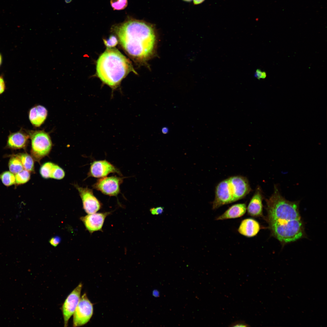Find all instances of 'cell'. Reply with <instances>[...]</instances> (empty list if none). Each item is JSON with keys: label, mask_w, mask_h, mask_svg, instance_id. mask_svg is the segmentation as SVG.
Wrapping results in <instances>:
<instances>
[{"label": "cell", "mask_w": 327, "mask_h": 327, "mask_svg": "<svg viewBox=\"0 0 327 327\" xmlns=\"http://www.w3.org/2000/svg\"><path fill=\"white\" fill-rule=\"evenodd\" d=\"M266 220L273 235L279 241L287 243L296 241L304 235L298 202L286 200L275 189L266 199Z\"/></svg>", "instance_id": "1"}, {"label": "cell", "mask_w": 327, "mask_h": 327, "mask_svg": "<svg viewBox=\"0 0 327 327\" xmlns=\"http://www.w3.org/2000/svg\"><path fill=\"white\" fill-rule=\"evenodd\" d=\"M113 29L122 48L135 61L143 62L152 55L156 37L150 24L131 19L114 26Z\"/></svg>", "instance_id": "2"}, {"label": "cell", "mask_w": 327, "mask_h": 327, "mask_svg": "<svg viewBox=\"0 0 327 327\" xmlns=\"http://www.w3.org/2000/svg\"><path fill=\"white\" fill-rule=\"evenodd\" d=\"M96 64V74L104 84L116 88L130 72L136 74L130 61L117 49L107 48Z\"/></svg>", "instance_id": "3"}, {"label": "cell", "mask_w": 327, "mask_h": 327, "mask_svg": "<svg viewBox=\"0 0 327 327\" xmlns=\"http://www.w3.org/2000/svg\"><path fill=\"white\" fill-rule=\"evenodd\" d=\"M251 190L247 179L244 177L236 176L224 180L216 187L212 208L216 209L242 199Z\"/></svg>", "instance_id": "4"}, {"label": "cell", "mask_w": 327, "mask_h": 327, "mask_svg": "<svg viewBox=\"0 0 327 327\" xmlns=\"http://www.w3.org/2000/svg\"><path fill=\"white\" fill-rule=\"evenodd\" d=\"M29 135L31 140L32 157L39 162L51 150L52 143L51 138L48 133L42 130L31 131Z\"/></svg>", "instance_id": "5"}, {"label": "cell", "mask_w": 327, "mask_h": 327, "mask_svg": "<svg viewBox=\"0 0 327 327\" xmlns=\"http://www.w3.org/2000/svg\"><path fill=\"white\" fill-rule=\"evenodd\" d=\"M93 312V304L84 293L80 297L73 315V326L79 327L86 324L91 319Z\"/></svg>", "instance_id": "6"}, {"label": "cell", "mask_w": 327, "mask_h": 327, "mask_svg": "<svg viewBox=\"0 0 327 327\" xmlns=\"http://www.w3.org/2000/svg\"><path fill=\"white\" fill-rule=\"evenodd\" d=\"M123 178L116 176L100 178L93 185V187L103 194L110 196H117L120 192V186Z\"/></svg>", "instance_id": "7"}, {"label": "cell", "mask_w": 327, "mask_h": 327, "mask_svg": "<svg viewBox=\"0 0 327 327\" xmlns=\"http://www.w3.org/2000/svg\"><path fill=\"white\" fill-rule=\"evenodd\" d=\"M82 287V284L80 283L68 296L62 305L61 310L65 327L68 326L69 319L78 303Z\"/></svg>", "instance_id": "8"}, {"label": "cell", "mask_w": 327, "mask_h": 327, "mask_svg": "<svg viewBox=\"0 0 327 327\" xmlns=\"http://www.w3.org/2000/svg\"><path fill=\"white\" fill-rule=\"evenodd\" d=\"M74 186L78 190L82 200L83 208L88 214L97 212L102 207V204L94 196L92 190L83 187L77 184Z\"/></svg>", "instance_id": "9"}, {"label": "cell", "mask_w": 327, "mask_h": 327, "mask_svg": "<svg viewBox=\"0 0 327 327\" xmlns=\"http://www.w3.org/2000/svg\"><path fill=\"white\" fill-rule=\"evenodd\" d=\"M110 173H117L122 175L119 170L107 161L95 160L90 166L88 177L101 178Z\"/></svg>", "instance_id": "10"}, {"label": "cell", "mask_w": 327, "mask_h": 327, "mask_svg": "<svg viewBox=\"0 0 327 327\" xmlns=\"http://www.w3.org/2000/svg\"><path fill=\"white\" fill-rule=\"evenodd\" d=\"M111 213V212H108L88 214L80 219L87 230L92 234L96 231H102L105 220Z\"/></svg>", "instance_id": "11"}, {"label": "cell", "mask_w": 327, "mask_h": 327, "mask_svg": "<svg viewBox=\"0 0 327 327\" xmlns=\"http://www.w3.org/2000/svg\"><path fill=\"white\" fill-rule=\"evenodd\" d=\"M263 199L262 190L260 187L256 189L255 193L250 200L247 208L248 214L253 217L263 216Z\"/></svg>", "instance_id": "12"}, {"label": "cell", "mask_w": 327, "mask_h": 327, "mask_svg": "<svg viewBox=\"0 0 327 327\" xmlns=\"http://www.w3.org/2000/svg\"><path fill=\"white\" fill-rule=\"evenodd\" d=\"M41 177L45 179H62L65 176L64 170L58 165L51 162H47L42 164L40 170Z\"/></svg>", "instance_id": "13"}, {"label": "cell", "mask_w": 327, "mask_h": 327, "mask_svg": "<svg viewBox=\"0 0 327 327\" xmlns=\"http://www.w3.org/2000/svg\"><path fill=\"white\" fill-rule=\"evenodd\" d=\"M260 229L259 223L252 218H246L243 220L238 230L241 235L248 237L255 236Z\"/></svg>", "instance_id": "14"}, {"label": "cell", "mask_w": 327, "mask_h": 327, "mask_svg": "<svg viewBox=\"0 0 327 327\" xmlns=\"http://www.w3.org/2000/svg\"><path fill=\"white\" fill-rule=\"evenodd\" d=\"M48 111L44 106L38 105L33 107L30 110L29 120L32 124L36 127L40 126L46 119Z\"/></svg>", "instance_id": "15"}, {"label": "cell", "mask_w": 327, "mask_h": 327, "mask_svg": "<svg viewBox=\"0 0 327 327\" xmlns=\"http://www.w3.org/2000/svg\"><path fill=\"white\" fill-rule=\"evenodd\" d=\"M29 134L22 132L18 131L11 134L8 137L7 147L13 149H19L25 147L28 138Z\"/></svg>", "instance_id": "16"}, {"label": "cell", "mask_w": 327, "mask_h": 327, "mask_svg": "<svg viewBox=\"0 0 327 327\" xmlns=\"http://www.w3.org/2000/svg\"><path fill=\"white\" fill-rule=\"evenodd\" d=\"M246 210V205L245 203L235 204L217 217L216 220H222L238 218L243 216L245 213Z\"/></svg>", "instance_id": "17"}, {"label": "cell", "mask_w": 327, "mask_h": 327, "mask_svg": "<svg viewBox=\"0 0 327 327\" xmlns=\"http://www.w3.org/2000/svg\"><path fill=\"white\" fill-rule=\"evenodd\" d=\"M16 155L19 159L24 169L30 172L34 171V164L32 156L27 153L19 154Z\"/></svg>", "instance_id": "18"}, {"label": "cell", "mask_w": 327, "mask_h": 327, "mask_svg": "<svg viewBox=\"0 0 327 327\" xmlns=\"http://www.w3.org/2000/svg\"><path fill=\"white\" fill-rule=\"evenodd\" d=\"M8 166L9 171L14 174L20 172L24 169L20 160L16 155L10 158Z\"/></svg>", "instance_id": "19"}, {"label": "cell", "mask_w": 327, "mask_h": 327, "mask_svg": "<svg viewBox=\"0 0 327 327\" xmlns=\"http://www.w3.org/2000/svg\"><path fill=\"white\" fill-rule=\"evenodd\" d=\"M0 179L3 184L8 187L15 183V176L10 171H5L0 174Z\"/></svg>", "instance_id": "20"}, {"label": "cell", "mask_w": 327, "mask_h": 327, "mask_svg": "<svg viewBox=\"0 0 327 327\" xmlns=\"http://www.w3.org/2000/svg\"><path fill=\"white\" fill-rule=\"evenodd\" d=\"M15 174V183L17 184H24L30 179V172L25 169Z\"/></svg>", "instance_id": "21"}, {"label": "cell", "mask_w": 327, "mask_h": 327, "mask_svg": "<svg viewBox=\"0 0 327 327\" xmlns=\"http://www.w3.org/2000/svg\"><path fill=\"white\" fill-rule=\"evenodd\" d=\"M110 3L114 10H120L126 8L128 2L127 0H111Z\"/></svg>", "instance_id": "22"}, {"label": "cell", "mask_w": 327, "mask_h": 327, "mask_svg": "<svg viewBox=\"0 0 327 327\" xmlns=\"http://www.w3.org/2000/svg\"><path fill=\"white\" fill-rule=\"evenodd\" d=\"M118 40L113 35L111 36L107 40H104V43L107 48H112L115 46L118 43Z\"/></svg>", "instance_id": "23"}, {"label": "cell", "mask_w": 327, "mask_h": 327, "mask_svg": "<svg viewBox=\"0 0 327 327\" xmlns=\"http://www.w3.org/2000/svg\"><path fill=\"white\" fill-rule=\"evenodd\" d=\"M230 327H249L250 325L246 323L245 322L242 320H239L233 322L229 326Z\"/></svg>", "instance_id": "24"}, {"label": "cell", "mask_w": 327, "mask_h": 327, "mask_svg": "<svg viewBox=\"0 0 327 327\" xmlns=\"http://www.w3.org/2000/svg\"><path fill=\"white\" fill-rule=\"evenodd\" d=\"M61 238L58 236H55L51 237L49 240L50 244L54 247L57 246L61 242Z\"/></svg>", "instance_id": "25"}, {"label": "cell", "mask_w": 327, "mask_h": 327, "mask_svg": "<svg viewBox=\"0 0 327 327\" xmlns=\"http://www.w3.org/2000/svg\"><path fill=\"white\" fill-rule=\"evenodd\" d=\"M164 209V208L163 207L158 206L151 208L150 211L151 213L153 215H158L163 213Z\"/></svg>", "instance_id": "26"}, {"label": "cell", "mask_w": 327, "mask_h": 327, "mask_svg": "<svg viewBox=\"0 0 327 327\" xmlns=\"http://www.w3.org/2000/svg\"><path fill=\"white\" fill-rule=\"evenodd\" d=\"M254 76L259 80L261 78L264 79L266 77V74L265 71H262L259 69L256 70L255 74Z\"/></svg>", "instance_id": "27"}, {"label": "cell", "mask_w": 327, "mask_h": 327, "mask_svg": "<svg viewBox=\"0 0 327 327\" xmlns=\"http://www.w3.org/2000/svg\"><path fill=\"white\" fill-rule=\"evenodd\" d=\"M5 89V84L3 78L0 77V94L2 93Z\"/></svg>", "instance_id": "28"}, {"label": "cell", "mask_w": 327, "mask_h": 327, "mask_svg": "<svg viewBox=\"0 0 327 327\" xmlns=\"http://www.w3.org/2000/svg\"><path fill=\"white\" fill-rule=\"evenodd\" d=\"M169 128L167 127H164L161 128V132L162 133L164 134H167L169 132Z\"/></svg>", "instance_id": "29"}, {"label": "cell", "mask_w": 327, "mask_h": 327, "mask_svg": "<svg viewBox=\"0 0 327 327\" xmlns=\"http://www.w3.org/2000/svg\"><path fill=\"white\" fill-rule=\"evenodd\" d=\"M194 4L197 5L202 2L204 0H193Z\"/></svg>", "instance_id": "30"}, {"label": "cell", "mask_w": 327, "mask_h": 327, "mask_svg": "<svg viewBox=\"0 0 327 327\" xmlns=\"http://www.w3.org/2000/svg\"><path fill=\"white\" fill-rule=\"evenodd\" d=\"M72 0H65V2L66 3H69L72 2Z\"/></svg>", "instance_id": "31"}, {"label": "cell", "mask_w": 327, "mask_h": 327, "mask_svg": "<svg viewBox=\"0 0 327 327\" xmlns=\"http://www.w3.org/2000/svg\"><path fill=\"white\" fill-rule=\"evenodd\" d=\"M2 61V58L1 55L0 54V65H1Z\"/></svg>", "instance_id": "32"}, {"label": "cell", "mask_w": 327, "mask_h": 327, "mask_svg": "<svg viewBox=\"0 0 327 327\" xmlns=\"http://www.w3.org/2000/svg\"><path fill=\"white\" fill-rule=\"evenodd\" d=\"M184 0L185 1H186L189 2V1H191V0Z\"/></svg>", "instance_id": "33"}]
</instances>
